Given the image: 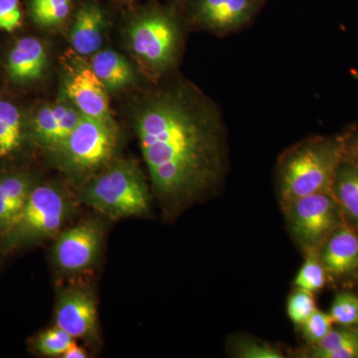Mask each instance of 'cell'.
Returning <instances> with one entry per match:
<instances>
[{
    "mask_svg": "<svg viewBox=\"0 0 358 358\" xmlns=\"http://www.w3.org/2000/svg\"><path fill=\"white\" fill-rule=\"evenodd\" d=\"M131 120L152 187L166 203L192 201L222 178V115L190 82L173 80L143 94Z\"/></svg>",
    "mask_w": 358,
    "mask_h": 358,
    "instance_id": "1",
    "label": "cell"
},
{
    "mask_svg": "<svg viewBox=\"0 0 358 358\" xmlns=\"http://www.w3.org/2000/svg\"><path fill=\"white\" fill-rule=\"evenodd\" d=\"M124 37L141 72L157 83L178 62L182 23L173 8L155 4L134 14L126 25Z\"/></svg>",
    "mask_w": 358,
    "mask_h": 358,
    "instance_id": "2",
    "label": "cell"
},
{
    "mask_svg": "<svg viewBox=\"0 0 358 358\" xmlns=\"http://www.w3.org/2000/svg\"><path fill=\"white\" fill-rule=\"evenodd\" d=\"M343 136L308 138L282 155L278 167L282 203L320 192H333L343 160Z\"/></svg>",
    "mask_w": 358,
    "mask_h": 358,
    "instance_id": "3",
    "label": "cell"
},
{
    "mask_svg": "<svg viewBox=\"0 0 358 358\" xmlns=\"http://www.w3.org/2000/svg\"><path fill=\"white\" fill-rule=\"evenodd\" d=\"M78 200L106 217L145 215L150 211V189L140 167L133 160L114 159L80 185Z\"/></svg>",
    "mask_w": 358,
    "mask_h": 358,
    "instance_id": "4",
    "label": "cell"
},
{
    "mask_svg": "<svg viewBox=\"0 0 358 358\" xmlns=\"http://www.w3.org/2000/svg\"><path fill=\"white\" fill-rule=\"evenodd\" d=\"M75 212V199L57 182L37 183L15 222L1 235L3 252L56 238Z\"/></svg>",
    "mask_w": 358,
    "mask_h": 358,
    "instance_id": "5",
    "label": "cell"
},
{
    "mask_svg": "<svg viewBox=\"0 0 358 358\" xmlns=\"http://www.w3.org/2000/svg\"><path fill=\"white\" fill-rule=\"evenodd\" d=\"M119 140L117 122L83 115L53 155L63 173L81 185L115 159Z\"/></svg>",
    "mask_w": 358,
    "mask_h": 358,
    "instance_id": "6",
    "label": "cell"
},
{
    "mask_svg": "<svg viewBox=\"0 0 358 358\" xmlns=\"http://www.w3.org/2000/svg\"><path fill=\"white\" fill-rule=\"evenodd\" d=\"M63 94L82 114L115 122L110 108L109 92L100 81L90 61L73 49L60 58Z\"/></svg>",
    "mask_w": 358,
    "mask_h": 358,
    "instance_id": "7",
    "label": "cell"
},
{
    "mask_svg": "<svg viewBox=\"0 0 358 358\" xmlns=\"http://www.w3.org/2000/svg\"><path fill=\"white\" fill-rule=\"evenodd\" d=\"M294 237L308 248H315L338 226V200L333 192H320L285 204Z\"/></svg>",
    "mask_w": 358,
    "mask_h": 358,
    "instance_id": "8",
    "label": "cell"
},
{
    "mask_svg": "<svg viewBox=\"0 0 358 358\" xmlns=\"http://www.w3.org/2000/svg\"><path fill=\"white\" fill-rule=\"evenodd\" d=\"M102 224L94 219L66 228L56 237L52 259L64 274H80L95 265L103 245Z\"/></svg>",
    "mask_w": 358,
    "mask_h": 358,
    "instance_id": "9",
    "label": "cell"
},
{
    "mask_svg": "<svg viewBox=\"0 0 358 358\" xmlns=\"http://www.w3.org/2000/svg\"><path fill=\"white\" fill-rule=\"evenodd\" d=\"M267 0H187V17L193 25L225 35L252 22Z\"/></svg>",
    "mask_w": 358,
    "mask_h": 358,
    "instance_id": "10",
    "label": "cell"
},
{
    "mask_svg": "<svg viewBox=\"0 0 358 358\" xmlns=\"http://www.w3.org/2000/svg\"><path fill=\"white\" fill-rule=\"evenodd\" d=\"M82 114L64 94L56 102L40 103L28 122L33 141L53 155L76 128Z\"/></svg>",
    "mask_w": 358,
    "mask_h": 358,
    "instance_id": "11",
    "label": "cell"
},
{
    "mask_svg": "<svg viewBox=\"0 0 358 358\" xmlns=\"http://www.w3.org/2000/svg\"><path fill=\"white\" fill-rule=\"evenodd\" d=\"M55 326L75 339L95 341L98 312L93 293L80 286L61 289L56 300Z\"/></svg>",
    "mask_w": 358,
    "mask_h": 358,
    "instance_id": "12",
    "label": "cell"
},
{
    "mask_svg": "<svg viewBox=\"0 0 358 358\" xmlns=\"http://www.w3.org/2000/svg\"><path fill=\"white\" fill-rule=\"evenodd\" d=\"M47 67L48 51L43 42L36 37L18 39L7 54V76L14 84L29 85L39 81Z\"/></svg>",
    "mask_w": 358,
    "mask_h": 358,
    "instance_id": "13",
    "label": "cell"
},
{
    "mask_svg": "<svg viewBox=\"0 0 358 358\" xmlns=\"http://www.w3.org/2000/svg\"><path fill=\"white\" fill-rule=\"evenodd\" d=\"M107 15L100 4L87 0L73 16L69 40L73 50L79 55H94L100 51L107 30Z\"/></svg>",
    "mask_w": 358,
    "mask_h": 358,
    "instance_id": "14",
    "label": "cell"
},
{
    "mask_svg": "<svg viewBox=\"0 0 358 358\" xmlns=\"http://www.w3.org/2000/svg\"><path fill=\"white\" fill-rule=\"evenodd\" d=\"M37 183L35 176L27 171L0 173V235L15 222Z\"/></svg>",
    "mask_w": 358,
    "mask_h": 358,
    "instance_id": "15",
    "label": "cell"
},
{
    "mask_svg": "<svg viewBox=\"0 0 358 358\" xmlns=\"http://www.w3.org/2000/svg\"><path fill=\"white\" fill-rule=\"evenodd\" d=\"M320 261L333 275H343L358 268V235L348 226H338L327 239Z\"/></svg>",
    "mask_w": 358,
    "mask_h": 358,
    "instance_id": "16",
    "label": "cell"
},
{
    "mask_svg": "<svg viewBox=\"0 0 358 358\" xmlns=\"http://www.w3.org/2000/svg\"><path fill=\"white\" fill-rule=\"evenodd\" d=\"M90 63L108 92L122 91L136 81L133 67L128 60L112 49L96 52L92 55Z\"/></svg>",
    "mask_w": 358,
    "mask_h": 358,
    "instance_id": "17",
    "label": "cell"
},
{
    "mask_svg": "<svg viewBox=\"0 0 358 358\" xmlns=\"http://www.w3.org/2000/svg\"><path fill=\"white\" fill-rule=\"evenodd\" d=\"M28 134V124L22 110L9 99H0V157L20 152Z\"/></svg>",
    "mask_w": 358,
    "mask_h": 358,
    "instance_id": "18",
    "label": "cell"
},
{
    "mask_svg": "<svg viewBox=\"0 0 358 358\" xmlns=\"http://www.w3.org/2000/svg\"><path fill=\"white\" fill-rule=\"evenodd\" d=\"M74 0H28L30 17L38 27L57 30L69 20Z\"/></svg>",
    "mask_w": 358,
    "mask_h": 358,
    "instance_id": "19",
    "label": "cell"
},
{
    "mask_svg": "<svg viewBox=\"0 0 358 358\" xmlns=\"http://www.w3.org/2000/svg\"><path fill=\"white\" fill-rule=\"evenodd\" d=\"M312 357L357 358V331L348 329H331L319 343L313 345Z\"/></svg>",
    "mask_w": 358,
    "mask_h": 358,
    "instance_id": "20",
    "label": "cell"
},
{
    "mask_svg": "<svg viewBox=\"0 0 358 358\" xmlns=\"http://www.w3.org/2000/svg\"><path fill=\"white\" fill-rule=\"evenodd\" d=\"M333 193L339 206L358 222V167L343 159L336 171Z\"/></svg>",
    "mask_w": 358,
    "mask_h": 358,
    "instance_id": "21",
    "label": "cell"
},
{
    "mask_svg": "<svg viewBox=\"0 0 358 358\" xmlns=\"http://www.w3.org/2000/svg\"><path fill=\"white\" fill-rule=\"evenodd\" d=\"M315 251V248H308L305 263L294 279V285L299 289H306L310 293L319 292L326 285L327 271Z\"/></svg>",
    "mask_w": 358,
    "mask_h": 358,
    "instance_id": "22",
    "label": "cell"
},
{
    "mask_svg": "<svg viewBox=\"0 0 358 358\" xmlns=\"http://www.w3.org/2000/svg\"><path fill=\"white\" fill-rule=\"evenodd\" d=\"M74 343V338L60 327L54 326L37 336L34 341V348L42 357H62Z\"/></svg>",
    "mask_w": 358,
    "mask_h": 358,
    "instance_id": "23",
    "label": "cell"
},
{
    "mask_svg": "<svg viewBox=\"0 0 358 358\" xmlns=\"http://www.w3.org/2000/svg\"><path fill=\"white\" fill-rule=\"evenodd\" d=\"M329 315L334 322L343 327L358 326V298L352 294H341L334 299Z\"/></svg>",
    "mask_w": 358,
    "mask_h": 358,
    "instance_id": "24",
    "label": "cell"
},
{
    "mask_svg": "<svg viewBox=\"0 0 358 358\" xmlns=\"http://www.w3.org/2000/svg\"><path fill=\"white\" fill-rule=\"evenodd\" d=\"M315 310V298L310 292L298 288L289 296L287 312L289 320L296 326H301Z\"/></svg>",
    "mask_w": 358,
    "mask_h": 358,
    "instance_id": "25",
    "label": "cell"
},
{
    "mask_svg": "<svg viewBox=\"0 0 358 358\" xmlns=\"http://www.w3.org/2000/svg\"><path fill=\"white\" fill-rule=\"evenodd\" d=\"M334 320L329 313L315 310L301 324L303 338L308 343L315 345L331 329Z\"/></svg>",
    "mask_w": 358,
    "mask_h": 358,
    "instance_id": "26",
    "label": "cell"
},
{
    "mask_svg": "<svg viewBox=\"0 0 358 358\" xmlns=\"http://www.w3.org/2000/svg\"><path fill=\"white\" fill-rule=\"evenodd\" d=\"M22 25L20 0H0V30L13 32Z\"/></svg>",
    "mask_w": 358,
    "mask_h": 358,
    "instance_id": "27",
    "label": "cell"
},
{
    "mask_svg": "<svg viewBox=\"0 0 358 358\" xmlns=\"http://www.w3.org/2000/svg\"><path fill=\"white\" fill-rule=\"evenodd\" d=\"M237 355L242 358H282V352L262 341H243L237 345Z\"/></svg>",
    "mask_w": 358,
    "mask_h": 358,
    "instance_id": "28",
    "label": "cell"
},
{
    "mask_svg": "<svg viewBox=\"0 0 358 358\" xmlns=\"http://www.w3.org/2000/svg\"><path fill=\"white\" fill-rule=\"evenodd\" d=\"M343 159L358 167V124L343 134Z\"/></svg>",
    "mask_w": 358,
    "mask_h": 358,
    "instance_id": "29",
    "label": "cell"
},
{
    "mask_svg": "<svg viewBox=\"0 0 358 358\" xmlns=\"http://www.w3.org/2000/svg\"><path fill=\"white\" fill-rule=\"evenodd\" d=\"M63 358H86L88 357V352L81 346H78L76 343L68 348L67 352L63 355Z\"/></svg>",
    "mask_w": 358,
    "mask_h": 358,
    "instance_id": "30",
    "label": "cell"
},
{
    "mask_svg": "<svg viewBox=\"0 0 358 358\" xmlns=\"http://www.w3.org/2000/svg\"><path fill=\"white\" fill-rule=\"evenodd\" d=\"M115 1L124 2V3H129V2L136 1V0H115Z\"/></svg>",
    "mask_w": 358,
    "mask_h": 358,
    "instance_id": "31",
    "label": "cell"
},
{
    "mask_svg": "<svg viewBox=\"0 0 358 358\" xmlns=\"http://www.w3.org/2000/svg\"><path fill=\"white\" fill-rule=\"evenodd\" d=\"M178 1H187V0H178Z\"/></svg>",
    "mask_w": 358,
    "mask_h": 358,
    "instance_id": "32",
    "label": "cell"
},
{
    "mask_svg": "<svg viewBox=\"0 0 358 358\" xmlns=\"http://www.w3.org/2000/svg\"><path fill=\"white\" fill-rule=\"evenodd\" d=\"M357 333H358V331H357Z\"/></svg>",
    "mask_w": 358,
    "mask_h": 358,
    "instance_id": "33",
    "label": "cell"
}]
</instances>
